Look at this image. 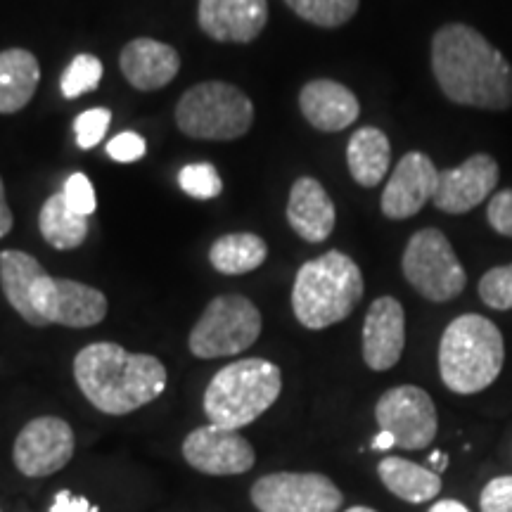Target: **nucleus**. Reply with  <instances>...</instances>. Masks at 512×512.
Returning <instances> with one entry per match:
<instances>
[{
	"instance_id": "nucleus-1",
	"label": "nucleus",
	"mask_w": 512,
	"mask_h": 512,
	"mask_svg": "<svg viewBox=\"0 0 512 512\" xmlns=\"http://www.w3.org/2000/svg\"><path fill=\"white\" fill-rule=\"evenodd\" d=\"M432 74L441 93L463 107L503 112L512 107V64L467 24H444L432 36Z\"/></svg>"
},
{
	"instance_id": "nucleus-2",
	"label": "nucleus",
	"mask_w": 512,
	"mask_h": 512,
	"mask_svg": "<svg viewBox=\"0 0 512 512\" xmlns=\"http://www.w3.org/2000/svg\"><path fill=\"white\" fill-rule=\"evenodd\" d=\"M74 380L100 413L128 415L164 394V363L152 354H131L114 342H95L74 358Z\"/></svg>"
},
{
	"instance_id": "nucleus-3",
	"label": "nucleus",
	"mask_w": 512,
	"mask_h": 512,
	"mask_svg": "<svg viewBox=\"0 0 512 512\" xmlns=\"http://www.w3.org/2000/svg\"><path fill=\"white\" fill-rule=\"evenodd\" d=\"M363 273L351 256L325 252L306 261L292 287V311L309 330H325L347 320L363 299Z\"/></svg>"
},
{
	"instance_id": "nucleus-4",
	"label": "nucleus",
	"mask_w": 512,
	"mask_h": 512,
	"mask_svg": "<svg viewBox=\"0 0 512 512\" xmlns=\"http://www.w3.org/2000/svg\"><path fill=\"white\" fill-rule=\"evenodd\" d=\"M505 363L501 330L479 313L448 323L439 342V375L453 394H479L491 387Z\"/></svg>"
},
{
	"instance_id": "nucleus-5",
	"label": "nucleus",
	"mask_w": 512,
	"mask_h": 512,
	"mask_svg": "<svg viewBox=\"0 0 512 512\" xmlns=\"http://www.w3.org/2000/svg\"><path fill=\"white\" fill-rule=\"evenodd\" d=\"M283 392V373L266 358H240L211 377L204 413L211 425L240 432L252 425Z\"/></svg>"
},
{
	"instance_id": "nucleus-6",
	"label": "nucleus",
	"mask_w": 512,
	"mask_h": 512,
	"mask_svg": "<svg viewBox=\"0 0 512 512\" xmlns=\"http://www.w3.org/2000/svg\"><path fill=\"white\" fill-rule=\"evenodd\" d=\"M176 124L197 140H235L252 128L254 105L233 83L204 81L178 100Z\"/></svg>"
},
{
	"instance_id": "nucleus-7",
	"label": "nucleus",
	"mask_w": 512,
	"mask_h": 512,
	"mask_svg": "<svg viewBox=\"0 0 512 512\" xmlns=\"http://www.w3.org/2000/svg\"><path fill=\"white\" fill-rule=\"evenodd\" d=\"M261 325L264 320L252 299L242 294H221L211 299L190 330V354L204 361L242 354L259 339Z\"/></svg>"
},
{
	"instance_id": "nucleus-8",
	"label": "nucleus",
	"mask_w": 512,
	"mask_h": 512,
	"mask_svg": "<svg viewBox=\"0 0 512 512\" xmlns=\"http://www.w3.org/2000/svg\"><path fill=\"white\" fill-rule=\"evenodd\" d=\"M401 268L408 285L434 304L451 302L467 285L463 264L446 235L437 228H422L408 240Z\"/></svg>"
},
{
	"instance_id": "nucleus-9",
	"label": "nucleus",
	"mask_w": 512,
	"mask_h": 512,
	"mask_svg": "<svg viewBox=\"0 0 512 512\" xmlns=\"http://www.w3.org/2000/svg\"><path fill=\"white\" fill-rule=\"evenodd\" d=\"M252 503L259 512H337L344 496L318 472H273L256 479Z\"/></svg>"
},
{
	"instance_id": "nucleus-10",
	"label": "nucleus",
	"mask_w": 512,
	"mask_h": 512,
	"mask_svg": "<svg viewBox=\"0 0 512 512\" xmlns=\"http://www.w3.org/2000/svg\"><path fill=\"white\" fill-rule=\"evenodd\" d=\"M380 432H389L396 446L406 451L427 448L437 437V408L432 396L415 384H401L380 396L375 406Z\"/></svg>"
},
{
	"instance_id": "nucleus-11",
	"label": "nucleus",
	"mask_w": 512,
	"mask_h": 512,
	"mask_svg": "<svg viewBox=\"0 0 512 512\" xmlns=\"http://www.w3.org/2000/svg\"><path fill=\"white\" fill-rule=\"evenodd\" d=\"M34 309L43 325L93 328L107 316V297L79 280L46 273L34 287Z\"/></svg>"
},
{
	"instance_id": "nucleus-12",
	"label": "nucleus",
	"mask_w": 512,
	"mask_h": 512,
	"mask_svg": "<svg viewBox=\"0 0 512 512\" xmlns=\"http://www.w3.org/2000/svg\"><path fill=\"white\" fill-rule=\"evenodd\" d=\"M74 446V430L67 420L41 415L17 434L12 460L24 477H50L69 465Z\"/></svg>"
},
{
	"instance_id": "nucleus-13",
	"label": "nucleus",
	"mask_w": 512,
	"mask_h": 512,
	"mask_svg": "<svg viewBox=\"0 0 512 512\" xmlns=\"http://www.w3.org/2000/svg\"><path fill=\"white\" fill-rule=\"evenodd\" d=\"M183 458L192 470L211 477L245 475L256 463L254 446L240 432L202 425L183 439Z\"/></svg>"
},
{
	"instance_id": "nucleus-14",
	"label": "nucleus",
	"mask_w": 512,
	"mask_h": 512,
	"mask_svg": "<svg viewBox=\"0 0 512 512\" xmlns=\"http://www.w3.org/2000/svg\"><path fill=\"white\" fill-rule=\"evenodd\" d=\"M498 178L501 169L496 159L486 152H477L463 164L439 171V183L432 197L434 207L444 214H467L489 200Z\"/></svg>"
},
{
	"instance_id": "nucleus-15",
	"label": "nucleus",
	"mask_w": 512,
	"mask_h": 512,
	"mask_svg": "<svg viewBox=\"0 0 512 512\" xmlns=\"http://www.w3.org/2000/svg\"><path fill=\"white\" fill-rule=\"evenodd\" d=\"M439 183V169L425 152H408L392 171L382 190V214L392 221H406L432 202Z\"/></svg>"
},
{
	"instance_id": "nucleus-16",
	"label": "nucleus",
	"mask_w": 512,
	"mask_h": 512,
	"mask_svg": "<svg viewBox=\"0 0 512 512\" xmlns=\"http://www.w3.org/2000/svg\"><path fill=\"white\" fill-rule=\"evenodd\" d=\"M406 347V311L394 297L370 304L363 323V361L375 373L394 368Z\"/></svg>"
},
{
	"instance_id": "nucleus-17",
	"label": "nucleus",
	"mask_w": 512,
	"mask_h": 512,
	"mask_svg": "<svg viewBox=\"0 0 512 512\" xmlns=\"http://www.w3.org/2000/svg\"><path fill=\"white\" fill-rule=\"evenodd\" d=\"M197 22L219 43H252L268 22V0H200Z\"/></svg>"
},
{
	"instance_id": "nucleus-18",
	"label": "nucleus",
	"mask_w": 512,
	"mask_h": 512,
	"mask_svg": "<svg viewBox=\"0 0 512 512\" xmlns=\"http://www.w3.org/2000/svg\"><path fill=\"white\" fill-rule=\"evenodd\" d=\"M121 74L138 91H159L181 72V55L169 43L155 38H133L119 55Z\"/></svg>"
},
{
	"instance_id": "nucleus-19",
	"label": "nucleus",
	"mask_w": 512,
	"mask_h": 512,
	"mask_svg": "<svg viewBox=\"0 0 512 512\" xmlns=\"http://www.w3.org/2000/svg\"><path fill=\"white\" fill-rule=\"evenodd\" d=\"M299 110L304 119L323 133L349 128L361 114V102L344 83L332 79L309 81L299 93Z\"/></svg>"
},
{
	"instance_id": "nucleus-20",
	"label": "nucleus",
	"mask_w": 512,
	"mask_h": 512,
	"mask_svg": "<svg viewBox=\"0 0 512 512\" xmlns=\"http://www.w3.org/2000/svg\"><path fill=\"white\" fill-rule=\"evenodd\" d=\"M287 223L306 242H325L337 223V209L328 190L316 178L302 176L292 183Z\"/></svg>"
},
{
	"instance_id": "nucleus-21",
	"label": "nucleus",
	"mask_w": 512,
	"mask_h": 512,
	"mask_svg": "<svg viewBox=\"0 0 512 512\" xmlns=\"http://www.w3.org/2000/svg\"><path fill=\"white\" fill-rule=\"evenodd\" d=\"M43 275L46 271L31 254L19 252V249L0 252V287H3L5 299L34 328H46L34 309V287Z\"/></svg>"
},
{
	"instance_id": "nucleus-22",
	"label": "nucleus",
	"mask_w": 512,
	"mask_h": 512,
	"mask_svg": "<svg viewBox=\"0 0 512 512\" xmlns=\"http://www.w3.org/2000/svg\"><path fill=\"white\" fill-rule=\"evenodd\" d=\"M41 81V64L24 48L0 53V114H17L29 105Z\"/></svg>"
},
{
	"instance_id": "nucleus-23",
	"label": "nucleus",
	"mask_w": 512,
	"mask_h": 512,
	"mask_svg": "<svg viewBox=\"0 0 512 512\" xmlns=\"http://www.w3.org/2000/svg\"><path fill=\"white\" fill-rule=\"evenodd\" d=\"M349 174L363 188H375L384 181L392 166V145L387 133L375 126H363L354 131L347 145Z\"/></svg>"
},
{
	"instance_id": "nucleus-24",
	"label": "nucleus",
	"mask_w": 512,
	"mask_h": 512,
	"mask_svg": "<svg viewBox=\"0 0 512 512\" xmlns=\"http://www.w3.org/2000/svg\"><path fill=\"white\" fill-rule=\"evenodd\" d=\"M377 475H380L382 484L387 491H392L396 498L406 503H427L439 496L441 491V477L430 467H422L418 463H411L406 458L387 456L377 465Z\"/></svg>"
},
{
	"instance_id": "nucleus-25",
	"label": "nucleus",
	"mask_w": 512,
	"mask_h": 512,
	"mask_svg": "<svg viewBox=\"0 0 512 512\" xmlns=\"http://www.w3.org/2000/svg\"><path fill=\"white\" fill-rule=\"evenodd\" d=\"M38 230L50 247L69 252V249L81 247L88 238V219L69 207L64 192H55L43 202L41 214H38Z\"/></svg>"
},
{
	"instance_id": "nucleus-26",
	"label": "nucleus",
	"mask_w": 512,
	"mask_h": 512,
	"mask_svg": "<svg viewBox=\"0 0 512 512\" xmlns=\"http://www.w3.org/2000/svg\"><path fill=\"white\" fill-rule=\"evenodd\" d=\"M268 245L254 233H230L211 245L209 261L223 275L252 273L266 261Z\"/></svg>"
},
{
	"instance_id": "nucleus-27",
	"label": "nucleus",
	"mask_w": 512,
	"mask_h": 512,
	"mask_svg": "<svg viewBox=\"0 0 512 512\" xmlns=\"http://www.w3.org/2000/svg\"><path fill=\"white\" fill-rule=\"evenodd\" d=\"M285 5L304 22L320 29H337L356 15L361 0H285Z\"/></svg>"
},
{
	"instance_id": "nucleus-28",
	"label": "nucleus",
	"mask_w": 512,
	"mask_h": 512,
	"mask_svg": "<svg viewBox=\"0 0 512 512\" xmlns=\"http://www.w3.org/2000/svg\"><path fill=\"white\" fill-rule=\"evenodd\" d=\"M100 81H102V62L91 53H81L69 62L67 69H64L60 88L64 98L74 100V98H81L83 93L95 91V88L100 86Z\"/></svg>"
},
{
	"instance_id": "nucleus-29",
	"label": "nucleus",
	"mask_w": 512,
	"mask_h": 512,
	"mask_svg": "<svg viewBox=\"0 0 512 512\" xmlns=\"http://www.w3.org/2000/svg\"><path fill=\"white\" fill-rule=\"evenodd\" d=\"M178 185L192 200H216L223 192V181L214 164L197 162L183 166L178 174Z\"/></svg>"
},
{
	"instance_id": "nucleus-30",
	"label": "nucleus",
	"mask_w": 512,
	"mask_h": 512,
	"mask_svg": "<svg viewBox=\"0 0 512 512\" xmlns=\"http://www.w3.org/2000/svg\"><path fill=\"white\" fill-rule=\"evenodd\" d=\"M479 297L489 309L510 311L512 309V264L496 266L486 271L479 280Z\"/></svg>"
},
{
	"instance_id": "nucleus-31",
	"label": "nucleus",
	"mask_w": 512,
	"mask_h": 512,
	"mask_svg": "<svg viewBox=\"0 0 512 512\" xmlns=\"http://www.w3.org/2000/svg\"><path fill=\"white\" fill-rule=\"evenodd\" d=\"M112 112L105 107H93V110L81 112L74 119V133H76V145L81 150H93L95 145H100V140L105 138L107 128H110Z\"/></svg>"
},
{
	"instance_id": "nucleus-32",
	"label": "nucleus",
	"mask_w": 512,
	"mask_h": 512,
	"mask_svg": "<svg viewBox=\"0 0 512 512\" xmlns=\"http://www.w3.org/2000/svg\"><path fill=\"white\" fill-rule=\"evenodd\" d=\"M64 197H67L69 207H72L76 214L91 216L95 207H98V200H95L93 183L88 181L86 174H72L64 181Z\"/></svg>"
},
{
	"instance_id": "nucleus-33",
	"label": "nucleus",
	"mask_w": 512,
	"mask_h": 512,
	"mask_svg": "<svg viewBox=\"0 0 512 512\" xmlns=\"http://www.w3.org/2000/svg\"><path fill=\"white\" fill-rule=\"evenodd\" d=\"M486 219L489 226L503 238H512V188L498 190L486 204Z\"/></svg>"
},
{
	"instance_id": "nucleus-34",
	"label": "nucleus",
	"mask_w": 512,
	"mask_h": 512,
	"mask_svg": "<svg viewBox=\"0 0 512 512\" xmlns=\"http://www.w3.org/2000/svg\"><path fill=\"white\" fill-rule=\"evenodd\" d=\"M147 152V143L143 136H138V133L133 131H124L119 133V136H114L110 143H107V155L114 162L119 164H133L138 162V159H143Z\"/></svg>"
},
{
	"instance_id": "nucleus-35",
	"label": "nucleus",
	"mask_w": 512,
	"mask_h": 512,
	"mask_svg": "<svg viewBox=\"0 0 512 512\" xmlns=\"http://www.w3.org/2000/svg\"><path fill=\"white\" fill-rule=\"evenodd\" d=\"M482 512H512V477H496L479 496Z\"/></svg>"
},
{
	"instance_id": "nucleus-36",
	"label": "nucleus",
	"mask_w": 512,
	"mask_h": 512,
	"mask_svg": "<svg viewBox=\"0 0 512 512\" xmlns=\"http://www.w3.org/2000/svg\"><path fill=\"white\" fill-rule=\"evenodd\" d=\"M50 512H98V508L88 501V498L76 496L72 491H57L53 498V505H50Z\"/></svg>"
},
{
	"instance_id": "nucleus-37",
	"label": "nucleus",
	"mask_w": 512,
	"mask_h": 512,
	"mask_svg": "<svg viewBox=\"0 0 512 512\" xmlns=\"http://www.w3.org/2000/svg\"><path fill=\"white\" fill-rule=\"evenodd\" d=\"M12 226H15V219H12V211L8 207V197H5V185L3 178H0V238L10 233Z\"/></svg>"
},
{
	"instance_id": "nucleus-38",
	"label": "nucleus",
	"mask_w": 512,
	"mask_h": 512,
	"mask_svg": "<svg viewBox=\"0 0 512 512\" xmlns=\"http://www.w3.org/2000/svg\"><path fill=\"white\" fill-rule=\"evenodd\" d=\"M427 512H470L460 501H453V498H446V501L434 503Z\"/></svg>"
},
{
	"instance_id": "nucleus-39",
	"label": "nucleus",
	"mask_w": 512,
	"mask_h": 512,
	"mask_svg": "<svg viewBox=\"0 0 512 512\" xmlns=\"http://www.w3.org/2000/svg\"><path fill=\"white\" fill-rule=\"evenodd\" d=\"M427 463H430V470H434L439 475V472H444L448 467V456L441 451H434L430 453V460H427Z\"/></svg>"
},
{
	"instance_id": "nucleus-40",
	"label": "nucleus",
	"mask_w": 512,
	"mask_h": 512,
	"mask_svg": "<svg viewBox=\"0 0 512 512\" xmlns=\"http://www.w3.org/2000/svg\"><path fill=\"white\" fill-rule=\"evenodd\" d=\"M392 446H396V441H394V437L389 432H380L377 434V437L373 439V448L375 451H389V448Z\"/></svg>"
},
{
	"instance_id": "nucleus-41",
	"label": "nucleus",
	"mask_w": 512,
	"mask_h": 512,
	"mask_svg": "<svg viewBox=\"0 0 512 512\" xmlns=\"http://www.w3.org/2000/svg\"><path fill=\"white\" fill-rule=\"evenodd\" d=\"M344 512H377V510L363 508V505H354V508H349V510H344Z\"/></svg>"
},
{
	"instance_id": "nucleus-42",
	"label": "nucleus",
	"mask_w": 512,
	"mask_h": 512,
	"mask_svg": "<svg viewBox=\"0 0 512 512\" xmlns=\"http://www.w3.org/2000/svg\"><path fill=\"white\" fill-rule=\"evenodd\" d=\"M0 512H3V510H0Z\"/></svg>"
}]
</instances>
